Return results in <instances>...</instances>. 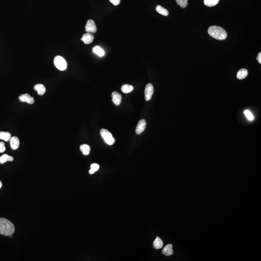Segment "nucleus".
I'll return each instance as SVG.
<instances>
[{
    "label": "nucleus",
    "instance_id": "25",
    "mask_svg": "<svg viewBox=\"0 0 261 261\" xmlns=\"http://www.w3.org/2000/svg\"><path fill=\"white\" fill-rule=\"evenodd\" d=\"M99 165L97 163H93L90 165V169L92 170L93 171H94V172H96V171H98V169H99Z\"/></svg>",
    "mask_w": 261,
    "mask_h": 261
},
{
    "label": "nucleus",
    "instance_id": "22",
    "mask_svg": "<svg viewBox=\"0 0 261 261\" xmlns=\"http://www.w3.org/2000/svg\"><path fill=\"white\" fill-rule=\"evenodd\" d=\"M219 1V0H204V4L207 7H214L218 4Z\"/></svg>",
    "mask_w": 261,
    "mask_h": 261
},
{
    "label": "nucleus",
    "instance_id": "27",
    "mask_svg": "<svg viewBox=\"0 0 261 261\" xmlns=\"http://www.w3.org/2000/svg\"><path fill=\"white\" fill-rule=\"evenodd\" d=\"M109 1L115 6L119 5L120 3V0H109Z\"/></svg>",
    "mask_w": 261,
    "mask_h": 261
},
{
    "label": "nucleus",
    "instance_id": "20",
    "mask_svg": "<svg viewBox=\"0 0 261 261\" xmlns=\"http://www.w3.org/2000/svg\"><path fill=\"white\" fill-rule=\"evenodd\" d=\"M93 52L98 56L103 57L104 55V51L99 46H96L93 48Z\"/></svg>",
    "mask_w": 261,
    "mask_h": 261
},
{
    "label": "nucleus",
    "instance_id": "19",
    "mask_svg": "<svg viewBox=\"0 0 261 261\" xmlns=\"http://www.w3.org/2000/svg\"><path fill=\"white\" fill-rule=\"evenodd\" d=\"M80 149L83 155L85 156L88 155L90 153V147L87 144H83V145H81L80 146Z\"/></svg>",
    "mask_w": 261,
    "mask_h": 261
},
{
    "label": "nucleus",
    "instance_id": "14",
    "mask_svg": "<svg viewBox=\"0 0 261 261\" xmlns=\"http://www.w3.org/2000/svg\"><path fill=\"white\" fill-rule=\"evenodd\" d=\"M248 74V71L245 68H242L238 71L236 74V77L238 79H243L247 77Z\"/></svg>",
    "mask_w": 261,
    "mask_h": 261
},
{
    "label": "nucleus",
    "instance_id": "8",
    "mask_svg": "<svg viewBox=\"0 0 261 261\" xmlns=\"http://www.w3.org/2000/svg\"><path fill=\"white\" fill-rule=\"evenodd\" d=\"M94 39V35L90 33H87L83 34L82 37L81 38V40L85 44H90L93 42Z\"/></svg>",
    "mask_w": 261,
    "mask_h": 261
},
{
    "label": "nucleus",
    "instance_id": "11",
    "mask_svg": "<svg viewBox=\"0 0 261 261\" xmlns=\"http://www.w3.org/2000/svg\"><path fill=\"white\" fill-rule=\"evenodd\" d=\"M112 98L113 103L116 106H118L122 102V96L120 93L117 91H114L112 93Z\"/></svg>",
    "mask_w": 261,
    "mask_h": 261
},
{
    "label": "nucleus",
    "instance_id": "3",
    "mask_svg": "<svg viewBox=\"0 0 261 261\" xmlns=\"http://www.w3.org/2000/svg\"><path fill=\"white\" fill-rule=\"evenodd\" d=\"M54 63L58 69L64 71L67 67V63L65 59L61 56H57L54 60Z\"/></svg>",
    "mask_w": 261,
    "mask_h": 261
},
{
    "label": "nucleus",
    "instance_id": "4",
    "mask_svg": "<svg viewBox=\"0 0 261 261\" xmlns=\"http://www.w3.org/2000/svg\"><path fill=\"white\" fill-rule=\"evenodd\" d=\"M101 135L103 138L106 143L109 145H113L115 142V139L113 137L112 135L107 130L102 129L100 130Z\"/></svg>",
    "mask_w": 261,
    "mask_h": 261
},
{
    "label": "nucleus",
    "instance_id": "17",
    "mask_svg": "<svg viewBox=\"0 0 261 261\" xmlns=\"http://www.w3.org/2000/svg\"><path fill=\"white\" fill-rule=\"evenodd\" d=\"M156 10L160 14L164 16H167L169 15L168 11L161 5H158L156 7Z\"/></svg>",
    "mask_w": 261,
    "mask_h": 261
},
{
    "label": "nucleus",
    "instance_id": "13",
    "mask_svg": "<svg viewBox=\"0 0 261 261\" xmlns=\"http://www.w3.org/2000/svg\"><path fill=\"white\" fill-rule=\"evenodd\" d=\"M173 245L171 244H168L163 249V253L166 256H170L173 254L172 249Z\"/></svg>",
    "mask_w": 261,
    "mask_h": 261
},
{
    "label": "nucleus",
    "instance_id": "2",
    "mask_svg": "<svg viewBox=\"0 0 261 261\" xmlns=\"http://www.w3.org/2000/svg\"><path fill=\"white\" fill-rule=\"evenodd\" d=\"M208 33L211 36L218 40H225L227 37L226 31L219 26H211L208 29Z\"/></svg>",
    "mask_w": 261,
    "mask_h": 261
},
{
    "label": "nucleus",
    "instance_id": "24",
    "mask_svg": "<svg viewBox=\"0 0 261 261\" xmlns=\"http://www.w3.org/2000/svg\"><path fill=\"white\" fill-rule=\"evenodd\" d=\"M244 113L249 120H252L254 119V117H253V115H252V113L249 110H245L244 111Z\"/></svg>",
    "mask_w": 261,
    "mask_h": 261
},
{
    "label": "nucleus",
    "instance_id": "21",
    "mask_svg": "<svg viewBox=\"0 0 261 261\" xmlns=\"http://www.w3.org/2000/svg\"><path fill=\"white\" fill-rule=\"evenodd\" d=\"M122 91L124 93H128L133 91V87L129 84H124L122 87Z\"/></svg>",
    "mask_w": 261,
    "mask_h": 261
},
{
    "label": "nucleus",
    "instance_id": "9",
    "mask_svg": "<svg viewBox=\"0 0 261 261\" xmlns=\"http://www.w3.org/2000/svg\"><path fill=\"white\" fill-rule=\"evenodd\" d=\"M9 142H10L11 148L13 150H16L19 148L20 141L18 137H16V136L11 137L10 139L9 140Z\"/></svg>",
    "mask_w": 261,
    "mask_h": 261
},
{
    "label": "nucleus",
    "instance_id": "30",
    "mask_svg": "<svg viewBox=\"0 0 261 261\" xmlns=\"http://www.w3.org/2000/svg\"><path fill=\"white\" fill-rule=\"evenodd\" d=\"M1 187H2V183H1V181L0 180V189L1 188Z\"/></svg>",
    "mask_w": 261,
    "mask_h": 261
},
{
    "label": "nucleus",
    "instance_id": "10",
    "mask_svg": "<svg viewBox=\"0 0 261 261\" xmlns=\"http://www.w3.org/2000/svg\"><path fill=\"white\" fill-rule=\"evenodd\" d=\"M146 127V122L145 120H141L139 122L137 127L136 128V133L137 135H140L145 130Z\"/></svg>",
    "mask_w": 261,
    "mask_h": 261
},
{
    "label": "nucleus",
    "instance_id": "26",
    "mask_svg": "<svg viewBox=\"0 0 261 261\" xmlns=\"http://www.w3.org/2000/svg\"><path fill=\"white\" fill-rule=\"evenodd\" d=\"M6 150L5 144L3 142H0V153H3Z\"/></svg>",
    "mask_w": 261,
    "mask_h": 261
},
{
    "label": "nucleus",
    "instance_id": "12",
    "mask_svg": "<svg viewBox=\"0 0 261 261\" xmlns=\"http://www.w3.org/2000/svg\"><path fill=\"white\" fill-rule=\"evenodd\" d=\"M34 90L37 92L39 96H42L46 93V89L44 85L42 84H37L34 85Z\"/></svg>",
    "mask_w": 261,
    "mask_h": 261
},
{
    "label": "nucleus",
    "instance_id": "29",
    "mask_svg": "<svg viewBox=\"0 0 261 261\" xmlns=\"http://www.w3.org/2000/svg\"><path fill=\"white\" fill-rule=\"evenodd\" d=\"M94 173L95 172H94V171H93L92 170L90 169L89 170V173L90 174H94Z\"/></svg>",
    "mask_w": 261,
    "mask_h": 261
},
{
    "label": "nucleus",
    "instance_id": "18",
    "mask_svg": "<svg viewBox=\"0 0 261 261\" xmlns=\"http://www.w3.org/2000/svg\"><path fill=\"white\" fill-rule=\"evenodd\" d=\"M153 246L155 249H159L163 246V242L162 239L157 236L153 242Z\"/></svg>",
    "mask_w": 261,
    "mask_h": 261
},
{
    "label": "nucleus",
    "instance_id": "28",
    "mask_svg": "<svg viewBox=\"0 0 261 261\" xmlns=\"http://www.w3.org/2000/svg\"><path fill=\"white\" fill-rule=\"evenodd\" d=\"M257 61H258V63H259L261 64V52H259V53L258 54V56L257 57Z\"/></svg>",
    "mask_w": 261,
    "mask_h": 261
},
{
    "label": "nucleus",
    "instance_id": "6",
    "mask_svg": "<svg viewBox=\"0 0 261 261\" xmlns=\"http://www.w3.org/2000/svg\"><path fill=\"white\" fill-rule=\"evenodd\" d=\"M85 31L87 33H96L97 31V27L94 21L89 20L87 22L85 26Z\"/></svg>",
    "mask_w": 261,
    "mask_h": 261
},
{
    "label": "nucleus",
    "instance_id": "15",
    "mask_svg": "<svg viewBox=\"0 0 261 261\" xmlns=\"http://www.w3.org/2000/svg\"><path fill=\"white\" fill-rule=\"evenodd\" d=\"M12 137L10 133L8 132H0V139L3 140L4 141H9Z\"/></svg>",
    "mask_w": 261,
    "mask_h": 261
},
{
    "label": "nucleus",
    "instance_id": "16",
    "mask_svg": "<svg viewBox=\"0 0 261 261\" xmlns=\"http://www.w3.org/2000/svg\"><path fill=\"white\" fill-rule=\"evenodd\" d=\"M14 160V158L11 156H9L7 154H4L0 157V163L4 164L7 162H12Z\"/></svg>",
    "mask_w": 261,
    "mask_h": 261
},
{
    "label": "nucleus",
    "instance_id": "7",
    "mask_svg": "<svg viewBox=\"0 0 261 261\" xmlns=\"http://www.w3.org/2000/svg\"><path fill=\"white\" fill-rule=\"evenodd\" d=\"M19 100L21 102H26L29 104H33L34 103V99L33 97L29 94L25 93V94H21L19 96Z\"/></svg>",
    "mask_w": 261,
    "mask_h": 261
},
{
    "label": "nucleus",
    "instance_id": "23",
    "mask_svg": "<svg viewBox=\"0 0 261 261\" xmlns=\"http://www.w3.org/2000/svg\"><path fill=\"white\" fill-rule=\"evenodd\" d=\"M176 4L179 5L182 8H184L188 5V0H176Z\"/></svg>",
    "mask_w": 261,
    "mask_h": 261
},
{
    "label": "nucleus",
    "instance_id": "1",
    "mask_svg": "<svg viewBox=\"0 0 261 261\" xmlns=\"http://www.w3.org/2000/svg\"><path fill=\"white\" fill-rule=\"evenodd\" d=\"M15 226L10 221L4 218H0V234L11 236L15 232Z\"/></svg>",
    "mask_w": 261,
    "mask_h": 261
},
{
    "label": "nucleus",
    "instance_id": "5",
    "mask_svg": "<svg viewBox=\"0 0 261 261\" xmlns=\"http://www.w3.org/2000/svg\"><path fill=\"white\" fill-rule=\"evenodd\" d=\"M153 92H154V88L152 84L151 83H148L145 87V97L146 100L149 101L152 99Z\"/></svg>",
    "mask_w": 261,
    "mask_h": 261
}]
</instances>
